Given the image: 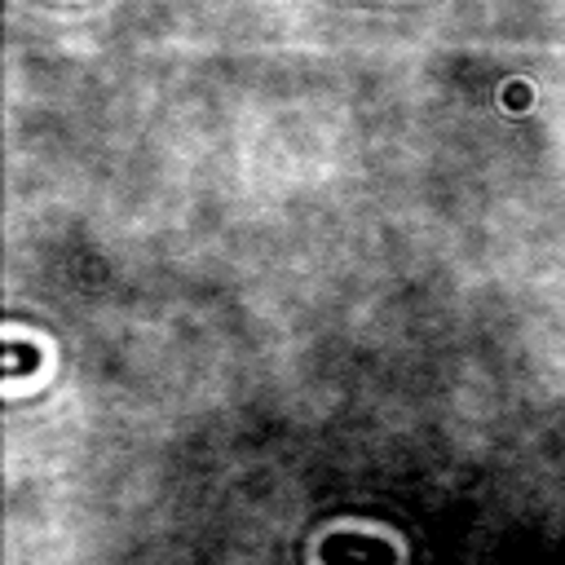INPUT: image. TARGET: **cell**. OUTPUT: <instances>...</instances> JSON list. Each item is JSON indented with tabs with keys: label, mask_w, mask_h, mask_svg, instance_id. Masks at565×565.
I'll return each instance as SVG.
<instances>
[{
	"label": "cell",
	"mask_w": 565,
	"mask_h": 565,
	"mask_svg": "<svg viewBox=\"0 0 565 565\" xmlns=\"http://www.w3.org/2000/svg\"><path fill=\"white\" fill-rule=\"evenodd\" d=\"M40 366V344L31 340H4V380H22Z\"/></svg>",
	"instance_id": "7a4b0ae2"
},
{
	"label": "cell",
	"mask_w": 565,
	"mask_h": 565,
	"mask_svg": "<svg viewBox=\"0 0 565 565\" xmlns=\"http://www.w3.org/2000/svg\"><path fill=\"white\" fill-rule=\"evenodd\" d=\"M318 565H397V547L380 534L335 530L318 543Z\"/></svg>",
	"instance_id": "6da1fadb"
}]
</instances>
